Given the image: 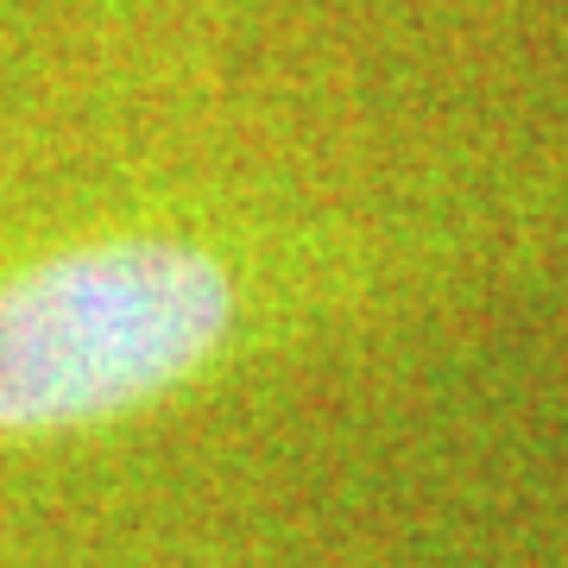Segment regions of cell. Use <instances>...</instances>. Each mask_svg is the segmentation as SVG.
Returning <instances> with one entry per match:
<instances>
[{
    "mask_svg": "<svg viewBox=\"0 0 568 568\" xmlns=\"http://www.w3.org/2000/svg\"><path fill=\"white\" fill-rule=\"evenodd\" d=\"M241 323L215 253L164 234L63 246L0 278V436L95 429L196 379Z\"/></svg>",
    "mask_w": 568,
    "mask_h": 568,
    "instance_id": "6da1fadb",
    "label": "cell"
}]
</instances>
